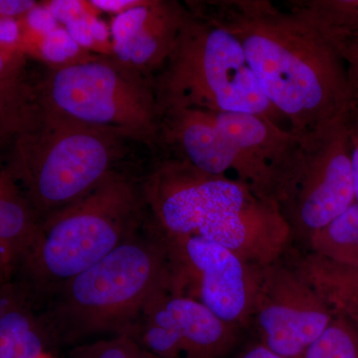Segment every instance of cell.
Wrapping results in <instances>:
<instances>
[{"mask_svg": "<svg viewBox=\"0 0 358 358\" xmlns=\"http://www.w3.org/2000/svg\"><path fill=\"white\" fill-rule=\"evenodd\" d=\"M341 55L345 58L348 67L358 66V37L346 40L338 45Z\"/></svg>", "mask_w": 358, "mask_h": 358, "instance_id": "obj_28", "label": "cell"}, {"mask_svg": "<svg viewBox=\"0 0 358 358\" xmlns=\"http://www.w3.org/2000/svg\"><path fill=\"white\" fill-rule=\"evenodd\" d=\"M141 179L119 169L39 221L13 278L38 308L66 282L95 265L147 222Z\"/></svg>", "mask_w": 358, "mask_h": 358, "instance_id": "obj_4", "label": "cell"}, {"mask_svg": "<svg viewBox=\"0 0 358 358\" xmlns=\"http://www.w3.org/2000/svg\"><path fill=\"white\" fill-rule=\"evenodd\" d=\"M205 10L239 41L259 86L299 138L350 112L352 87L338 47L287 2L212 0Z\"/></svg>", "mask_w": 358, "mask_h": 358, "instance_id": "obj_1", "label": "cell"}, {"mask_svg": "<svg viewBox=\"0 0 358 358\" xmlns=\"http://www.w3.org/2000/svg\"><path fill=\"white\" fill-rule=\"evenodd\" d=\"M39 358H53L51 357L50 355H48L47 352H44L43 355H41Z\"/></svg>", "mask_w": 358, "mask_h": 358, "instance_id": "obj_36", "label": "cell"}, {"mask_svg": "<svg viewBox=\"0 0 358 358\" xmlns=\"http://www.w3.org/2000/svg\"><path fill=\"white\" fill-rule=\"evenodd\" d=\"M237 358H284L271 352L266 346L261 343H256L251 348L245 350Z\"/></svg>", "mask_w": 358, "mask_h": 358, "instance_id": "obj_30", "label": "cell"}, {"mask_svg": "<svg viewBox=\"0 0 358 358\" xmlns=\"http://www.w3.org/2000/svg\"><path fill=\"white\" fill-rule=\"evenodd\" d=\"M186 6L176 46L154 76L160 114L181 109L244 113L291 131L286 119L264 95L239 41L201 2Z\"/></svg>", "mask_w": 358, "mask_h": 358, "instance_id": "obj_6", "label": "cell"}, {"mask_svg": "<svg viewBox=\"0 0 358 358\" xmlns=\"http://www.w3.org/2000/svg\"><path fill=\"white\" fill-rule=\"evenodd\" d=\"M150 222L164 236H197L255 267L282 260L293 242L279 205L238 179L164 157L141 179Z\"/></svg>", "mask_w": 358, "mask_h": 358, "instance_id": "obj_2", "label": "cell"}, {"mask_svg": "<svg viewBox=\"0 0 358 358\" xmlns=\"http://www.w3.org/2000/svg\"><path fill=\"white\" fill-rule=\"evenodd\" d=\"M36 6V2L30 0H0V18H11L27 14Z\"/></svg>", "mask_w": 358, "mask_h": 358, "instance_id": "obj_24", "label": "cell"}, {"mask_svg": "<svg viewBox=\"0 0 358 358\" xmlns=\"http://www.w3.org/2000/svg\"><path fill=\"white\" fill-rule=\"evenodd\" d=\"M326 303L282 260L259 268L251 327L271 352L284 358H301L333 322Z\"/></svg>", "mask_w": 358, "mask_h": 358, "instance_id": "obj_10", "label": "cell"}, {"mask_svg": "<svg viewBox=\"0 0 358 358\" xmlns=\"http://www.w3.org/2000/svg\"><path fill=\"white\" fill-rule=\"evenodd\" d=\"M350 136L353 185H355V202L358 203V115L352 107L350 110Z\"/></svg>", "mask_w": 358, "mask_h": 358, "instance_id": "obj_21", "label": "cell"}, {"mask_svg": "<svg viewBox=\"0 0 358 358\" xmlns=\"http://www.w3.org/2000/svg\"><path fill=\"white\" fill-rule=\"evenodd\" d=\"M171 288L166 241L148 216L138 233L56 289L38 313L50 345L101 334L133 338L148 303Z\"/></svg>", "mask_w": 358, "mask_h": 358, "instance_id": "obj_3", "label": "cell"}, {"mask_svg": "<svg viewBox=\"0 0 358 358\" xmlns=\"http://www.w3.org/2000/svg\"><path fill=\"white\" fill-rule=\"evenodd\" d=\"M79 49L78 44L62 29H53L45 35L42 52L51 61H63L71 57Z\"/></svg>", "mask_w": 358, "mask_h": 358, "instance_id": "obj_20", "label": "cell"}, {"mask_svg": "<svg viewBox=\"0 0 358 358\" xmlns=\"http://www.w3.org/2000/svg\"><path fill=\"white\" fill-rule=\"evenodd\" d=\"M334 262L350 266V267L358 268V239L350 248L341 252L339 255L334 259Z\"/></svg>", "mask_w": 358, "mask_h": 358, "instance_id": "obj_29", "label": "cell"}, {"mask_svg": "<svg viewBox=\"0 0 358 358\" xmlns=\"http://www.w3.org/2000/svg\"><path fill=\"white\" fill-rule=\"evenodd\" d=\"M299 272L334 315L343 317L357 315L358 268L310 253L301 259Z\"/></svg>", "mask_w": 358, "mask_h": 358, "instance_id": "obj_15", "label": "cell"}, {"mask_svg": "<svg viewBox=\"0 0 358 358\" xmlns=\"http://www.w3.org/2000/svg\"><path fill=\"white\" fill-rule=\"evenodd\" d=\"M173 293L199 301L237 329L251 327L259 268L197 236H164Z\"/></svg>", "mask_w": 358, "mask_h": 358, "instance_id": "obj_9", "label": "cell"}, {"mask_svg": "<svg viewBox=\"0 0 358 358\" xmlns=\"http://www.w3.org/2000/svg\"><path fill=\"white\" fill-rule=\"evenodd\" d=\"M187 6L173 0H140L113 21L115 59L154 77L166 64L185 22Z\"/></svg>", "mask_w": 358, "mask_h": 358, "instance_id": "obj_13", "label": "cell"}, {"mask_svg": "<svg viewBox=\"0 0 358 358\" xmlns=\"http://www.w3.org/2000/svg\"><path fill=\"white\" fill-rule=\"evenodd\" d=\"M301 358H358V331L345 317H334Z\"/></svg>", "mask_w": 358, "mask_h": 358, "instance_id": "obj_17", "label": "cell"}, {"mask_svg": "<svg viewBox=\"0 0 358 358\" xmlns=\"http://www.w3.org/2000/svg\"><path fill=\"white\" fill-rule=\"evenodd\" d=\"M134 358H159L152 355V352H148L145 348H141V352L138 353Z\"/></svg>", "mask_w": 358, "mask_h": 358, "instance_id": "obj_33", "label": "cell"}, {"mask_svg": "<svg viewBox=\"0 0 358 358\" xmlns=\"http://www.w3.org/2000/svg\"><path fill=\"white\" fill-rule=\"evenodd\" d=\"M238 331L199 301L166 289L145 308L134 338L159 358H223Z\"/></svg>", "mask_w": 358, "mask_h": 358, "instance_id": "obj_11", "label": "cell"}, {"mask_svg": "<svg viewBox=\"0 0 358 358\" xmlns=\"http://www.w3.org/2000/svg\"><path fill=\"white\" fill-rule=\"evenodd\" d=\"M300 140V159L282 189L279 207L293 241L308 243L355 202L350 112Z\"/></svg>", "mask_w": 358, "mask_h": 358, "instance_id": "obj_8", "label": "cell"}, {"mask_svg": "<svg viewBox=\"0 0 358 358\" xmlns=\"http://www.w3.org/2000/svg\"><path fill=\"white\" fill-rule=\"evenodd\" d=\"M15 136L7 173L39 221L102 182L126 154L119 134L52 112L34 98Z\"/></svg>", "mask_w": 358, "mask_h": 358, "instance_id": "obj_5", "label": "cell"}, {"mask_svg": "<svg viewBox=\"0 0 358 358\" xmlns=\"http://www.w3.org/2000/svg\"><path fill=\"white\" fill-rule=\"evenodd\" d=\"M33 93L44 109L159 152L160 113L154 77L117 59L54 68Z\"/></svg>", "mask_w": 358, "mask_h": 358, "instance_id": "obj_7", "label": "cell"}, {"mask_svg": "<svg viewBox=\"0 0 358 358\" xmlns=\"http://www.w3.org/2000/svg\"><path fill=\"white\" fill-rule=\"evenodd\" d=\"M20 37V25L15 20L0 18V47H14Z\"/></svg>", "mask_w": 358, "mask_h": 358, "instance_id": "obj_26", "label": "cell"}, {"mask_svg": "<svg viewBox=\"0 0 358 358\" xmlns=\"http://www.w3.org/2000/svg\"><path fill=\"white\" fill-rule=\"evenodd\" d=\"M338 46L358 37V0H291Z\"/></svg>", "mask_w": 358, "mask_h": 358, "instance_id": "obj_16", "label": "cell"}, {"mask_svg": "<svg viewBox=\"0 0 358 358\" xmlns=\"http://www.w3.org/2000/svg\"><path fill=\"white\" fill-rule=\"evenodd\" d=\"M50 11L54 18L60 21H65L69 23L71 21L77 20L81 13V6L74 1H56L52 2Z\"/></svg>", "mask_w": 358, "mask_h": 358, "instance_id": "obj_23", "label": "cell"}, {"mask_svg": "<svg viewBox=\"0 0 358 358\" xmlns=\"http://www.w3.org/2000/svg\"><path fill=\"white\" fill-rule=\"evenodd\" d=\"M33 99V89L20 83L16 77H0V129L4 136L17 131Z\"/></svg>", "mask_w": 358, "mask_h": 358, "instance_id": "obj_18", "label": "cell"}, {"mask_svg": "<svg viewBox=\"0 0 358 358\" xmlns=\"http://www.w3.org/2000/svg\"><path fill=\"white\" fill-rule=\"evenodd\" d=\"M68 33L71 38L74 40L77 44L90 45L93 41L94 37L92 35L91 25L87 22L86 18H77L68 23Z\"/></svg>", "mask_w": 358, "mask_h": 358, "instance_id": "obj_25", "label": "cell"}, {"mask_svg": "<svg viewBox=\"0 0 358 358\" xmlns=\"http://www.w3.org/2000/svg\"><path fill=\"white\" fill-rule=\"evenodd\" d=\"M212 115L216 126L236 150L240 166L238 180L261 199L279 203L282 189L300 159V138L259 115Z\"/></svg>", "mask_w": 358, "mask_h": 358, "instance_id": "obj_12", "label": "cell"}, {"mask_svg": "<svg viewBox=\"0 0 358 358\" xmlns=\"http://www.w3.org/2000/svg\"><path fill=\"white\" fill-rule=\"evenodd\" d=\"M14 47H0V77L1 78H14L13 70L9 68L10 60L7 56V52L13 50Z\"/></svg>", "mask_w": 358, "mask_h": 358, "instance_id": "obj_31", "label": "cell"}, {"mask_svg": "<svg viewBox=\"0 0 358 358\" xmlns=\"http://www.w3.org/2000/svg\"><path fill=\"white\" fill-rule=\"evenodd\" d=\"M345 320H348V322H350V324H352L353 327H355V329L358 331V313L357 315H353L352 317H348V319L345 317Z\"/></svg>", "mask_w": 358, "mask_h": 358, "instance_id": "obj_35", "label": "cell"}, {"mask_svg": "<svg viewBox=\"0 0 358 358\" xmlns=\"http://www.w3.org/2000/svg\"><path fill=\"white\" fill-rule=\"evenodd\" d=\"M138 1L140 0H96V1H91L90 3H92L94 7L101 9V10L119 14L136 6Z\"/></svg>", "mask_w": 358, "mask_h": 358, "instance_id": "obj_27", "label": "cell"}, {"mask_svg": "<svg viewBox=\"0 0 358 358\" xmlns=\"http://www.w3.org/2000/svg\"><path fill=\"white\" fill-rule=\"evenodd\" d=\"M143 346L126 334L78 348L76 358H134Z\"/></svg>", "mask_w": 358, "mask_h": 358, "instance_id": "obj_19", "label": "cell"}, {"mask_svg": "<svg viewBox=\"0 0 358 358\" xmlns=\"http://www.w3.org/2000/svg\"><path fill=\"white\" fill-rule=\"evenodd\" d=\"M48 336L38 310L14 280L0 282V358H39Z\"/></svg>", "mask_w": 358, "mask_h": 358, "instance_id": "obj_14", "label": "cell"}, {"mask_svg": "<svg viewBox=\"0 0 358 358\" xmlns=\"http://www.w3.org/2000/svg\"><path fill=\"white\" fill-rule=\"evenodd\" d=\"M352 108L358 115V90L352 89Z\"/></svg>", "mask_w": 358, "mask_h": 358, "instance_id": "obj_34", "label": "cell"}, {"mask_svg": "<svg viewBox=\"0 0 358 358\" xmlns=\"http://www.w3.org/2000/svg\"><path fill=\"white\" fill-rule=\"evenodd\" d=\"M53 15L47 8H41L37 6L27 13V22L30 29L43 32L45 34L53 30Z\"/></svg>", "mask_w": 358, "mask_h": 358, "instance_id": "obj_22", "label": "cell"}, {"mask_svg": "<svg viewBox=\"0 0 358 358\" xmlns=\"http://www.w3.org/2000/svg\"><path fill=\"white\" fill-rule=\"evenodd\" d=\"M348 74H350L352 89L358 90V66L348 67Z\"/></svg>", "mask_w": 358, "mask_h": 358, "instance_id": "obj_32", "label": "cell"}]
</instances>
